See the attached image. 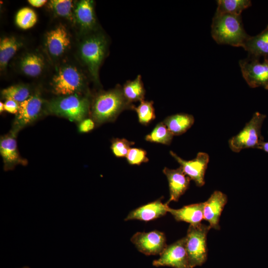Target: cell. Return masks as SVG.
Masks as SVG:
<instances>
[{"mask_svg":"<svg viewBox=\"0 0 268 268\" xmlns=\"http://www.w3.org/2000/svg\"><path fill=\"white\" fill-rule=\"evenodd\" d=\"M163 172L168 180L170 198L167 202L177 201L189 188L191 179L183 172L181 168L171 169L165 167Z\"/></svg>","mask_w":268,"mask_h":268,"instance_id":"19","label":"cell"},{"mask_svg":"<svg viewBox=\"0 0 268 268\" xmlns=\"http://www.w3.org/2000/svg\"><path fill=\"white\" fill-rule=\"evenodd\" d=\"M203 207L204 202L185 205L179 209H173L169 206L168 212H170L177 221L197 225L203 219Z\"/></svg>","mask_w":268,"mask_h":268,"instance_id":"20","label":"cell"},{"mask_svg":"<svg viewBox=\"0 0 268 268\" xmlns=\"http://www.w3.org/2000/svg\"><path fill=\"white\" fill-rule=\"evenodd\" d=\"M215 13L241 15L242 11L252 5L249 0H218Z\"/></svg>","mask_w":268,"mask_h":268,"instance_id":"26","label":"cell"},{"mask_svg":"<svg viewBox=\"0 0 268 268\" xmlns=\"http://www.w3.org/2000/svg\"><path fill=\"white\" fill-rule=\"evenodd\" d=\"M47 59L38 51H27L19 57L17 61V68L25 76L38 78L46 71Z\"/></svg>","mask_w":268,"mask_h":268,"instance_id":"15","label":"cell"},{"mask_svg":"<svg viewBox=\"0 0 268 268\" xmlns=\"http://www.w3.org/2000/svg\"><path fill=\"white\" fill-rule=\"evenodd\" d=\"M243 48L248 52V56L268 57V25L258 35L249 36Z\"/></svg>","mask_w":268,"mask_h":268,"instance_id":"22","label":"cell"},{"mask_svg":"<svg viewBox=\"0 0 268 268\" xmlns=\"http://www.w3.org/2000/svg\"><path fill=\"white\" fill-rule=\"evenodd\" d=\"M173 136L163 122H160L149 134L146 135L145 140L151 142L169 145Z\"/></svg>","mask_w":268,"mask_h":268,"instance_id":"28","label":"cell"},{"mask_svg":"<svg viewBox=\"0 0 268 268\" xmlns=\"http://www.w3.org/2000/svg\"><path fill=\"white\" fill-rule=\"evenodd\" d=\"M24 45V40L18 36H5L0 40V69H6L10 60Z\"/></svg>","mask_w":268,"mask_h":268,"instance_id":"21","label":"cell"},{"mask_svg":"<svg viewBox=\"0 0 268 268\" xmlns=\"http://www.w3.org/2000/svg\"><path fill=\"white\" fill-rule=\"evenodd\" d=\"M260 149L268 153V142L264 141L262 144V145L261 146Z\"/></svg>","mask_w":268,"mask_h":268,"instance_id":"36","label":"cell"},{"mask_svg":"<svg viewBox=\"0 0 268 268\" xmlns=\"http://www.w3.org/2000/svg\"><path fill=\"white\" fill-rule=\"evenodd\" d=\"M54 66L49 80L53 94L60 96L86 93L89 77L78 62L67 58Z\"/></svg>","mask_w":268,"mask_h":268,"instance_id":"2","label":"cell"},{"mask_svg":"<svg viewBox=\"0 0 268 268\" xmlns=\"http://www.w3.org/2000/svg\"><path fill=\"white\" fill-rule=\"evenodd\" d=\"M266 115L259 112L254 113L251 120L243 129L228 141L231 150L236 153L246 148L260 149L265 141L262 134V127Z\"/></svg>","mask_w":268,"mask_h":268,"instance_id":"7","label":"cell"},{"mask_svg":"<svg viewBox=\"0 0 268 268\" xmlns=\"http://www.w3.org/2000/svg\"><path fill=\"white\" fill-rule=\"evenodd\" d=\"M95 124L91 118H85L79 122L78 131L81 133H88L94 128Z\"/></svg>","mask_w":268,"mask_h":268,"instance_id":"33","label":"cell"},{"mask_svg":"<svg viewBox=\"0 0 268 268\" xmlns=\"http://www.w3.org/2000/svg\"><path fill=\"white\" fill-rule=\"evenodd\" d=\"M91 100L86 94L57 96L46 102L47 113L80 122L90 114Z\"/></svg>","mask_w":268,"mask_h":268,"instance_id":"5","label":"cell"},{"mask_svg":"<svg viewBox=\"0 0 268 268\" xmlns=\"http://www.w3.org/2000/svg\"><path fill=\"white\" fill-rule=\"evenodd\" d=\"M170 153L180 164L185 174L193 180L197 186L202 187L204 185V174L209 160L207 153L199 152L195 159L188 161L181 158L172 151H170Z\"/></svg>","mask_w":268,"mask_h":268,"instance_id":"14","label":"cell"},{"mask_svg":"<svg viewBox=\"0 0 268 268\" xmlns=\"http://www.w3.org/2000/svg\"><path fill=\"white\" fill-rule=\"evenodd\" d=\"M46 102L40 90L36 89L29 98L19 103V111L10 131L17 134L22 129L36 121L45 110Z\"/></svg>","mask_w":268,"mask_h":268,"instance_id":"9","label":"cell"},{"mask_svg":"<svg viewBox=\"0 0 268 268\" xmlns=\"http://www.w3.org/2000/svg\"><path fill=\"white\" fill-rule=\"evenodd\" d=\"M4 111L11 114H16L19 109V103L13 100L8 99L4 103Z\"/></svg>","mask_w":268,"mask_h":268,"instance_id":"34","label":"cell"},{"mask_svg":"<svg viewBox=\"0 0 268 268\" xmlns=\"http://www.w3.org/2000/svg\"><path fill=\"white\" fill-rule=\"evenodd\" d=\"M73 38L68 27L59 23L45 33L43 48L49 61L53 65L67 59L73 46Z\"/></svg>","mask_w":268,"mask_h":268,"instance_id":"6","label":"cell"},{"mask_svg":"<svg viewBox=\"0 0 268 268\" xmlns=\"http://www.w3.org/2000/svg\"><path fill=\"white\" fill-rule=\"evenodd\" d=\"M33 92L29 85L20 83L2 89L1 95L5 100L10 99L20 103L29 98Z\"/></svg>","mask_w":268,"mask_h":268,"instance_id":"27","label":"cell"},{"mask_svg":"<svg viewBox=\"0 0 268 268\" xmlns=\"http://www.w3.org/2000/svg\"><path fill=\"white\" fill-rule=\"evenodd\" d=\"M46 0H29L28 2L32 6L35 7H40L47 2Z\"/></svg>","mask_w":268,"mask_h":268,"instance_id":"35","label":"cell"},{"mask_svg":"<svg viewBox=\"0 0 268 268\" xmlns=\"http://www.w3.org/2000/svg\"><path fill=\"white\" fill-rule=\"evenodd\" d=\"M211 34L217 43L237 47H243L249 37L244 28L241 15L227 13H215Z\"/></svg>","mask_w":268,"mask_h":268,"instance_id":"4","label":"cell"},{"mask_svg":"<svg viewBox=\"0 0 268 268\" xmlns=\"http://www.w3.org/2000/svg\"><path fill=\"white\" fill-rule=\"evenodd\" d=\"M131 241L140 252L146 255L160 254L167 246L164 233L158 230L136 232Z\"/></svg>","mask_w":268,"mask_h":268,"instance_id":"13","label":"cell"},{"mask_svg":"<svg viewBox=\"0 0 268 268\" xmlns=\"http://www.w3.org/2000/svg\"><path fill=\"white\" fill-rule=\"evenodd\" d=\"M4 111V103L0 101V113Z\"/></svg>","mask_w":268,"mask_h":268,"instance_id":"37","label":"cell"},{"mask_svg":"<svg viewBox=\"0 0 268 268\" xmlns=\"http://www.w3.org/2000/svg\"><path fill=\"white\" fill-rule=\"evenodd\" d=\"M146 154V151L143 149L131 148L126 157L130 164L139 165L148 162Z\"/></svg>","mask_w":268,"mask_h":268,"instance_id":"32","label":"cell"},{"mask_svg":"<svg viewBox=\"0 0 268 268\" xmlns=\"http://www.w3.org/2000/svg\"><path fill=\"white\" fill-rule=\"evenodd\" d=\"M162 198L140 206L131 211L125 218V221L139 220L145 222L164 216L168 212V203H163Z\"/></svg>","mask_w":268,"mask_h":268,"instance_id":"18","label":"cell"},{"mask_svg":"<svg viewBox=\"0 0 268 268\" xmlns=\"http://www.w3.org/2000/svg\"><path fill=\"white\" fill-rule=\"evenodd\" d=\"M135 106L125 98L121 85L107 91H100L91 100V118L98 125L115 121L125 110H133Z\"/></svg>","mask_w":268,"mask_h":268,"instance_id":"3","label":"cell"},{"mask_svg":"<svg viewBox=\"0 0 268 268\" xmlns=\"http://www.w3.org/2000/svg\"><path fill=\"white\" fill-rule=\"evenodd\" d=\"M153 103L152 101L143 100L137 107H134L133 110L136 112L140 124L146 125L155 118Z\"/></svg>","mask_w":268,"mask_h":268,"instance_id":"29","label":"cell"},{"mask_svg":"<svg viewBox=\"0 0 268 268\" xmlns=\"http://www.w3.org/2000/svg\"><path fill=\"white\" fill-rule=\"evenodd\" d=\"M209 225L200 223L190 224L185 237L186 248L191 268L202 265L206 260V237Z\"/></svg>","mask_w":268,"mask_h":268,"instance_id":"8","label":"cell"},{"mask_svg":"<svg viewBox=\"0 0 268 268\" xmlns=\"http://www.w3.org/2000/svg\"><path fill=\"white\" fill-rule=\"evenodd\" d=\"M239 63L243 78L250 87L268 90V57L261 62L260 58L248 56Z\"/></svg>","mask_w":268,"mask_h":268,"instance_id":"10","label":"cell"},{"mask_svg":"<svg viewBox=\"0 0 268 268\" xmlns=\"http://www.w3.org/2000/svg\"><path fill=\"white\" fill-rule=\"evenodd\" d=\"M75 2L71 0H51L47 2V7L55 17L65 20L73 26Z\"/></svg>","mask_w":268,"mask_h":268,"instance_id":"24","label":"cell"},{"mask_svg":"<svg viewBox=\"0 0 268 268\" xmlns=\"http://www.w3.org/2000/svg\"><path fill=\"white\" fill-rule=\"evenodd\" d=\"M155 267L167 266L174 268H191L186 248L185 237L167 245L158 259L153 261Z\"/></svg>","mask_w":268,"mask_h":268,"instance_id":"12","label":"cell"},{"mask_svg":"<svg viewBox=\"0 0 268 268\" xmlns=\"http://www.w3.org/2000/svg\"><path fill=\"white\" fill-rule=\"evenodd\" d=\"M95 2L92 0L76 1L74 8L73 27L78 37L101 29L95 11Z\"/></svg>","mask_w":268,"mask_h":268,"instance_id":"11","label":"cell"},{"mask_svg":"<svg viewBox=\"0 0 268 268\" xmlns=\"http://www.w3.org/2000/svg\"><path fill=\"white\" fill-rule=\"evenodd\" d=\"M122 87L123 94L130 103L144 100L146 91L140 75L133 80H127Z\"/></svg>","mask_w":268,"mask_h":268,"instance_id":"25","label":"cell"},{"mask_svg":"<svg viewBox=\"0 0 268 268\" xmlns=\"http://www.w3.org/2000/svg\"><path fill=\"white\" fill-rule=\"evenodd\" d=\"M37 21L35 12L29 7L19 9L15 16V23L21 29L26 30L35 25Z\"/></svg>","mask_w":268,"mask_h":268,"instance_id":"30","label":"cell"},{"mask_svg":"<svg viewBox=\"0 0 268 268\" xmlns=\"http://www.w3.org/2000/svg\"><path fill=\"white\" fill-rule=\"evenodd\" d=\"M227 202V196L219 191H215L204 202L203 219L209 223L211 228L220 229V217Z\"/></svg>","mask_w":268,"mask_h":268,"instance_id":"17","label":"cell"},{"mask_svg":"<svg viewBox=\"0 0 268 268\" xmlns=\"http://www.w3.org/2000/svg\"><path fill=\"white\" fill-rule=\"evenodd\" d=\"M18 268H30L28 266H23V267Z\"/></svg>","mask_w":268,"mask_h":268,"instance_id":"38","label":"cell"},{"mask_svg":"<svg viewBox=\"0 0 268 268\" xmlns=\"http://www.w3.org/2000/svg\"><path fill=\"white\" fill-rule=\"evenodd\" d=\"M78 38L76 47L78 62L90 79L98 85L99 69L108 54L109 39L101 29Z\"/></svg>","mask_w":268,"mask_h":268,"instance_id":"1","label":"cell"},{"mask_svg":"<svg viewBox=\"0 0 268 268\" xmlns=\"http://www.w3.org/2000/svg\"><path fill=\"white\" fill-rule=\"evenodd\" d=\"M134 144V142L125 138H116L112 139L111 148L115 156L124 157H126L131 146Z\"/></svg>","mask_w":268,"mask_h":268,"instance_id":"31","label":"cell"},{"mask_svg":"<svg viewBox=\"0 0 268 268\" xmlns=\"http://www.w3.org/2000/svg\"><path fill=\"white\" fill-rule=\"evenodd\" d=\"M16 136V134L10 131L9 134L0 137V153L6 171L11 170L19 164H27V161L22 158L19 153Z\"/></svg>","mask_w":268,"mask_h":268,"instance_id":"16","label":"cell"},{"mask_svg":"<svg viewBox=\"0 0 268 268\" xmlns=\"http://www.w3.org/2000/svg\"><path fill=\"white\" fill-rule=\"evenodd\" d=\"M194 122L193 115L179 113L166 117L163 122L173 135H179L186 132Z\"/></svg>","mask_w":268,"mask_h":268,"instance_id":"23","label":"cell"}]
</instances>
